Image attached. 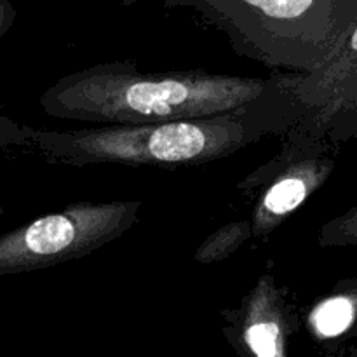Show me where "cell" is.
I'll return each mask as SVG.
<instances>
[{
    "instance_id": "6da1fadb",
    "label": "cell",
    "mask_w": 357,
    "mask_h": 357,
    "mask_svg": "<svg viewBox=\"0 0 357 357\" xmlns=\"http://www.w3.org/2000/svg\"><path fill=\"white\" fill-rule=\"evenodd\" d=\"M288 75L241 77L206 70L145 72L131 61L86 66L40 96L49 117L94 126H142L232 114L281 93Z\"/></svg>"
},
{
    "instance_id": "7a4b0ae2",
    "label": "cell",
    "mask_w": 357,
    "mask_h": 357,
    "mask_svg": "<svg viewBox=\"0 0 357 357\" xmlns=\"http://www.w3.org/2000/svg\"><path fill=\"white\" fill-rule=\"evenodd\" d=\"M291 86L232 114L142 126L33 129L31 152L70 167L204 166L241 152L268 136H282L302 119Z\"/></svg>"
},
{
    "instance_id": "3957f363",
    "label": "cell",
    "mask_w": 357,
    "mask_h": 357,
    "mask_svg": "<svg viewBox=\"0 0 357 357\" xmlns=\"http://www.w3.org/2000/svg\"><path fill=\"white\" fill-rule=\"evenodd\" d=\"M164 7L192 9L237 54L284 75L321 68L357 23V0H164Z\"/></svg>"
},
{
    "instance_id": "277c9868",
    "label": "cell",
    "mask_w": 357,
    "mask_h": 357,
    "mask_svg": "<svg viewBox=\"0 0 357 357\" xmlns=\"http://www.w3.org/2000/svg\"><path fill=\"white\" fill-rule=\"evenodd\" d=\"M143 202H75L0 236V278L84 258L139 222Z\"/></svg>"
},
{
    "instance_id": "5b68a950",
    "label": "cell",
    "mask_w": 357,
    "mask_h": 357,
    "mask_svg": "<svg viewBox=\"0 0 357 357\" xmlns=\"http://www.w3.org/2000/svg\"><path fill=\"white\" fill-rule=\"evenodd\" d=\"M337 153L331 145L298 153L279 150L237 183V192L251 199L248 222L255 241L265 243L330 180Z\"/></svg>"
},
{
    "instance_id": "8992f818",
    "label": "cell",
    "mask_w": 357,
    "mask_h": 357,
    "mask_svg": "<svg viewBox=\"0 0 357 357\" xmlns=\"http://www.w3.org/2000/svg\"><path fill=\"white\" fill-rule=\"evenodd\" d=\"M302 119L289 135L340 149L357 138V23L337 54L316 72L289 75Z\"/></svg>"
},
{
    "instance_id": "52a82bcc",
    "label": "cell",
    "mask_w": 357,
    "mask_h": 357,
    "mask_svg": "<svg viewBox=\"0 0 357 357\" xmlns=\"http://www.w3.org/2000/svg\"><path fill=\"white\" fill-rule=\"evenodd\" d=\"M298 305L272 272H265L237 307L222 310L225 335L250 357H284L298 328Z\"/></svg>"
},
{
    "instance_id": "ba28073f",
    "label": "cell",
    "mask_w": 357,
    "mask_h": 357,
    "mask_svg": "<svg viewBox=\"0 0 357 357\" xmlns=\"http://www.w3.org/2000/svg\"><path fill=\"white\" fill-rule=\"evenodd\" d=\"M307 326L317 340L357 333V278L340 279L307 310Z\"/></svg>"
},
{
    "instance_id": "9c48e42d",
    "label": "cell",
    "mask_w": 357,
    "mask_h": 357,
    "mask_svg": "<svg viewBox=\"0 0 357 357\" xmlns=\"http://www.w3.org/2000/svg\"><path fill=\"white\" fill-rule=\"evenodd\" d=\"M250 239H253L251 225L246 220L229 222L209 234L194 253V260L202 265H211L225 261L241 250Z\"/></svg>"
},
{
    "instance_id": "30bf717a",
    "label": "cell",
    "mask_w": 357,
    "mask_h": 357,
    "mask_svg": "<svg viewBox=\"0 0 357 357\" xmlns=\"http://www.w3.org/2000/svg\"><path fill=\"white\" fill-rule=\"evenodd\" d=\"M317 243L321 248L357 246V206L324 223L319 229Z\"/></svg>"
},
{
    "instance_id": "8fae6325",
    "label": "cell",
    "mask_w": 357,
    "mask_h": 357,
    "mask_svg": "<svg viewBox=\"0 0 357 357\" xmlns=\"http://www.w3.org/2000/svg\"><path fill=\"white\" fill-rule=\"evenodd\" d=\"M33 128L14 122L13 119L0 115V146L2 149H23L31 152Z\"/></svg>"
},
{
    "instance_id": "7c38bea8",
    "label": "cell",
    "mask_w": 357,
    "mask_h": 357,
    "mask_svg": "<svg viewBox=\"0 0 357 357\" xmlns=\"http://www.w3.org/2000/svg\"><path fill=\"white\" fill-rule=\"evenodd\" d=\"M16 17V10H14L13 3L9 0H0V38L10 30Z\"/></svg>"
},
{
    "instance_id": "4fadbf2b",
    "label": "cell",
    "mask_w": 357,
    "mask_h": 357,
    "mask_svg": "<svg viewBox=\"0 0 357 357\" xmlns=\"http://www.w3.org/2000/svg\"><path fill=\"white\" fill-rule=\"evenodd\" d=\"M119 2H121L122 6H126V7H131V6H135L138 0H119Z\"/></svg>"
},
{
    "instance_id": "5bb4252c",
    "label": "cell",
    "mask_w": 357,
    "mask_h": 357,
    "mask_svg": "<svg viewBox=\"0 0 357 357\" xmlns=\"http://www.w3.org/2000/svg\"><path fill=\"white\" fill-rule=\"evenodd\" d=\"M3 211H6V209H3V208H0V216L3 215Z\"/></svg>"
},
{
    "instance_id": "9a60e30c",
    "label": "cell",
    "mask_w": 357,
    "mask_h": 357,
    "mask_svg": "<svg viewBox=\"0 0 357 357\" xmlns=\"http://www.w3.org/2000/svg\"><path fill=\"white\" fill-rule=\"evenodd\" d=\"M356 357H357V354H356Z\"/></svg>"
}]
</instances>
